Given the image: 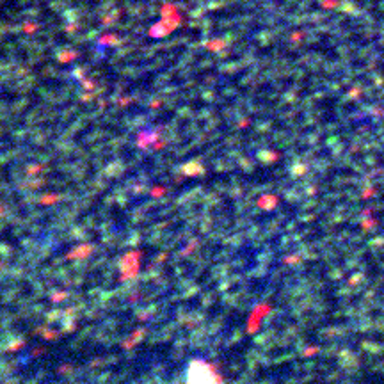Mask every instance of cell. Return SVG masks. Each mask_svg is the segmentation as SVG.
<instances>
[{
  "mask_svg": "<svg viewBox=\"0 0 384 384\" xmlns=\"http://www.w3.org/2000/svg\"><path fill=\"white\" fill-rule=\"evenodd\" d=\"M187 384H221V383L217 374L214 372V368L210 365L203 363V361H194L189 367Z\"/></svg>",
  "mask_w": 384,
  "mask_h": 384,
  "instance_id": "1",
  "label": "cell"
}]
</instances>
